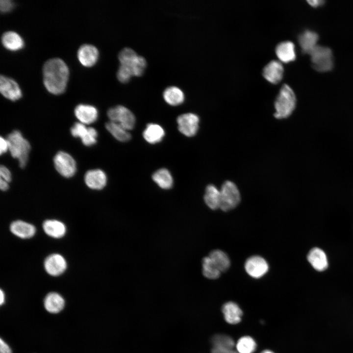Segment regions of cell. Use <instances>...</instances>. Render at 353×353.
I'll use <instances>...</instances> for the list:
<instances>
[{
    "mask_svg": "<svg viewBox=\"0 0 353 353\" xmlns=\"http://www.w3.org/2000/svg\"><path fill=\"white\" fill-rule=\"evenodd\" d=\"M296 103V96L292 89L288 85L283 84L275 101L274 116L277 119L287 118L294 111Z\"/></svg>",
    "mask_w": 353,
    "mask_h": 353,
    "instance_id": "3957f363",
    "label": "cell"
},
{
    "mask_svg": "<svg viewBox=\"0 0 353 353\" xmlns=\"http://www.w3.org/2000/svg\"><path fill=\"white\" fill-rule=\"evenodd\" d=\"M164 135L165 131L162 127L154 123L148 124L143 132L144 139L151 144L160 142Z\"/></svg>",
    "mask_w": 353,
    "mask_h": 353,
    "instance_id": "ffe728a7",
    "label": "cell"
},
{
    "mask_svg": "<svg viewBox=\"0 0 353 353\" xmlns=\"http://www.w3.org/2000/svg\"><path fill=\"white\" fill-rule=\"evenodd\" d=\"M202 268L203 276L209 279L219 278L221 273L208 256L203 258Z\"/></svg>",
    "mask_w": 353,
    "mask_h": 353,
    "instance_id": "f546056e",
    "label": "cell"
},
{
    "mask_svg": "<svg viewBox=\"0 0 353 353\" xmlns=\"http://www.w3.org/2000/svg\"><path fill=\"white\" fill-rule=\"evenodd\" d=\"M44 267L50 275L57 276L62 274L67 268V262L61 255L54 253L48 256L44 261Z\"/></svg>",
    "mask_w": 353,
    "mask_h": 353,
    "instance_id": "8fae6325",
    "label": "cell"
},
{
    "mask_svg": "<svg viewBox=\"0 0 353 353\" xmlns=\"http://www.w3.org/2000/svg\"><path fill=\"white\" fill-rule=\"evenodd\" d=\"M275 50L277 57L281 62L287 63L296 58L295 45L291 41L280 42L276 46Z\"/></svg>",
    "mask_w": 353,
    "mask_h": 353,
    "instance_id": "e0dca14e",
    "label": "cell"
},
{
    "mask_svg": "<svg viewBox=\"0 0 353 353\" xmlns=\"http://www.w3.org/2000/svg\"><path fill=\"white\" fill-rule=\"evenodd\" d=\"M4 292L2 291V290H0V303L1 305H2L4 302Z\"/></svg>",
    "mask_w": 353,
    "mask_h": 353,
    "instance_id": "7bdbcfd3",
    "label": "cell"
},
{
    "mask_svg": "<svg viewBox=\"0 0 353 353\" xmlns=\"http://www.w3.org/2000/svg\"><path fill=\"white\" fill-rule=\"evenodd\" d=\"M10 229L15 235L24 239L31 238L36 231L34 226L21 220L12 222L10 225Z\"/></svg>",
    "mask_w": 353,
    "mask_h": 353,
    "instance_id": "ac0fdd59",
    "label": "cell"
},
{
    "mask_svg": "<svg viewBox=\"0 0 353 353\" xmlns=\"http://www.w3.org/2000/svg\"><path fill=\"white\" fill-rule=\"evenodd\" d=\"M107 114L110 121L119 124L127 130L132 129L134 126L135 117L134 114L123 105L110 108Z\"/></svg>",
    "mask_w": 353,
    "mask_h": 353,
    "instance_id": "8992f818",
    "label": "cell"
},
{
    "mask_svg": "<svg viewBox=\"0 0 353 353\" xmlns=\"http://www.w3.org/2000/svg\"><path fill=\"white\" fill-rule=\"evenodd\" d=\"M308 262L316 270L323 271L328 267V262L325 252L321 249L315 247L307 254Z\"/></svg>",
    "mask_w": 353,
    "mask_h": 353,
    "instance_id": "2e32d148",
    "label": "cell"
},
{
    "mask_svg": "<svg viewBox=\"0 0 353 353\" xmlns=\"http://www.w3.org/2000/svg\"><path fill=\"white\" fill-rule=\"evenodd\" d=\"M204 201L209 208L212 210L220 208V190L215 185L209 184L205 189L204 195Z\"/></svg>",
    "mask_w": 353,
    "mask_h": 353,
    "instance_id": "484cf974",
    "label": "cell"
},
{
    "mask_svg": "<svg viewBox=\"0 0 353 353\" xmlns=\"http://www.w3.org/2000/svg\"><path fill=\"white\" fill-rule=\"evenodd\" d=\"M318 35L315 32L306 30L298 37V41L302 51L308 54L317 45Z\"/></svg>",
    "mask_w": 353,
    "mask_h": 353,
    "instance_id": "44dd1931",
    "label": "cell"
},
{
    "mask_svg": "<svg viewBox=\"0 0 353 353\" xmlns=\"http://www.w3.org/2000/svg\"><path fill=\"white\" fill-rule=\"evenodd\" d=\"M6 139L11 156L18 160L21 168H24L27 162L31 149L29 142L23 136L21 132L17 130L9 134Z\"/></svg>",
    "mask_w": 353,
    "mask_h": 353,
    "instance_id": "7a4b0ae2",
    "label": "cell"
},
{
    "mask_svg": "<svg viewBox=\"0 0 353 353\" xmlns=\"http://www.w3.org/2000/svg\"><path fill=\"white\" fill-rule=\"evenodd\" d=\"M98 132L96 129L89 127V132L87 136L81 140L83 144L86 146H91L97 142Z\"/></svg>",
    "mask_w": 353,
    "mask_h": 353,
    "instance_id": "d590c367",
    "label": "cell"
},
{
    "mask_svg": "<svg viewBox=\"0 0 353 353\" xmlns=\"http://www.w3.org/2000/svg\"><path fill=\"white\" fill-rule=\"evenodd\" d=\"M45 233L49 236L59 238L63 237L66 231L65 225L61 222L56 220H47L43 225Z\"/></svg>",
    "mask_w": 353,
    "mask_h": 353,
    "instance_id": "603a6c76",
    "label": "cell"
},
{
    "mask_svg": "<svg viewBox=\"0 0 353 353\" xmlns=\"http://www.w3.org/2000/svg\"><path fill=\"white\" fill-rule=\"evenodd\" d=\"M307 2L311 6L316 7L324 4L325 1L322 0H307Z\"/></svg>",
    "mask_w": 353,
    "mask_h": 353,
    "instance_id": "60d3db41",
    "label": "cell"
},
{
    "mask_svg": "<svg viewBox=\"0 0 353 353\" xmlns=\"http://www.w3.org/2000/svg\"><path fill=\"white\" fill-rule=\"evenodd\" d=\"M220 190V207L224 211L235 208L240 201V194L236 185L232 181L227 180L222 185Z\"/></svg>",
    "mask_w": 353,
    "mask_h": 353,
    "instance_id": "5b68a950",
    "label": "cell"
},
{
    "mask_svg": "<svg viewBox=\"0 0 353 353\" xmlns=\"http://www.w3.org/2000/svg\"><path fill=\"white\" fill-rule=\"evenodd\" d=\"M132 76L131 71L128 66L120 64L117 72V77L120 82H127Z\"/></svg>",
    "mask_w": 353,
    "mask_h": 353,
    "instance_id": "e575fe53",
    "label": "cell"
},
{
    "mask_svg": "<svg viewBox=\"0 0 353 353\" xmlns=\"http://www.w3.org/2000/svg\"><path fill=\"white\" fill-rule=\"evenodd\" d=\"M256 347L255 341L252 337L247 336L240 338L236 345L238 353H253Z\"/></svg>",
    "mask_w": 353,
    "mask_h": 353,
    "instance_id": "4dcf8cb0",
    "label": "cell"
},
{
    "mask_svg": "<svg viewBox=\"0 0 353 353\" xmlns=\"http://www.w3.org/2000/svg\"><path fill=\"white\" fill-rule=\"evenodd\" d=\"M223 313L226 322L230 324L239 323L242 316V311L235 303L229 302L223 306Z\"/></svg>",
    "mask_w": 353,
    "mask_h": 353,
    "instance_id": "7402d4cb",
    "label": "cell"
},
{
    "mask_svg": "<svg viewBox=\"0 0 353 353\" xmlns=\"http://www.w3.org/2000/svg\"><path fill=\"white\" fill-rule=\"evenodd\" d=\"M208 256L221 272L226 271L230 267L229 258L222 251L220 250L212 251Z\"/></svg>",
    "mask_w": 353,
    "mask_h": 353,
    "instance_id": "f1b7e54d",
    "label": "cell"
},
{
    "mask_svg": "<svg viewBox=\"0 0 353 353\" xmlns=\"http://www.w3.org/2000/svg\"><path fill=\"white\" fill-rule=\"evenodd\" d=\"M9 188L8 182L3 180V179H0V188L2 191H6Z\"/></svg>",
    "mask_w": 353,
    "mask_h": 353,
    "instance_id": "b9f144b4",
    "label": "cell"
},
{
    "mask_svg": "<svg viewBox=\"0 0 353 353\" xmlns=\"http://www.w3.org/2000/svg\"><path fill=\"white\" fill-rule=\"evenodd\" d=\"M53 162L55 169L63 177H71L76 172V161L66 152L63 151L58 152L54 157Z\"/></svg>",
    "mask_w": 353,
    "mask_h": 353,
    "instance_id": "52a82bcc",
    "label": "cell"
},
{
    "mask_svg": "<svg viewBox=\"0 0 353 353\" xmlns=\"http://www.w3.org/2000/svg\"><path fill=\"white\" fill-rule=\"evenodd\" d=\"M64 304V299L59 294L55 292L49 293L44 300L45 308L52 313L60 312L63 308Z\"/></svg>",
    "mask_w": 353,
    "mask_h": 353,
    "instance_id": "cb8c5ba5",
    "label": "cell"
},
{
    "mask_svg": "<svg viewBox=\"0 0 353 353\" xmlns=\"http://www.w3.org/2000/svg\"><path fill=\"white\" fill-rule=\"evenodd\" d=\"M0 178L9 182L11 180L12 175L9 170L5 166L1 165L0 168Z\"/></svg>",
    "mask_w": 353,
    "mask_h": 353,
    "instance_id": "74e56055",
    "label": "cell"
},
{
    "mask_svg": "<svg viewBox=\"0 0 353 353\" xmlns=\"http://www.w3.org/2000/svg\"><path fill=\"white\" fill-rule=\"evenodd\" d=\"M45 87L50 93L60 95L66 88L69 70L65 62L58 58L48 60L43 69Z\"/></svg>",
    "mask_w": 353,
    "mask_h": 353,
    "instance_id": "6da1fadb",
    "label": "cell"
},
{
    "mask_svg": "<svg viewBox=\"0 0 353 353\" xmlns=\"http://www.w3.org/2000/svg\"><path fill=\"white\" fill-rule=\"evenodd\" d=\"M261 353H274L272 352L271 351L266 350H264V351H262Z\"/></svg>",
    "mask_w": 353,
    "mask_h": 353,
    "instance_id": "ee69618b",
    "label": "cell"
},
{
    "mask_svg": "<svg viewBox=\"0 0 353 353\" xmlns=\"http://www.w3.org/2000/svg\"><path fill=\"white\" fill-rule=\"evenodd\" d=\"M283 67L280 61L273 60L269 62L263 68V76L269 82L276 84L282 78Z\"/></svg>",
    "mask_w": 353,
    "mask_h": 353,
    "instance_id": "9a60e30c",
    "label": "cell"
},
{
    "mask_svg": "<svg viewBox=\"0 0 353 353\" xmlns=\"http://www.w3.org/2000/svg\"><path fill=\"white\" fill-rule=\"evenodd\" d=\"M1 42L6 49L11 51L19 50L24 47L25 44L22 37L13 31L4 33L1 37Z\"/></svg>",
    "mask_w": 353,
    "mask_h": 353,
    "instance_id": "d6986e66",
    "label": "cell"
},
{
    "mask_svg": "<svg viewBox=\"0 0 353 353\" xmlns=\"http://www.w3.org/2000/svg\"><path fill=\"white\" fill-rule=\"evenodd\" d=\"M137 55L132 49L127 47L124 48L118 54V59L120 64L129 65Z\"/></svg>",
    "mask_w": 353,
    "mask_h": 353,
    "instance_id": "d6a6232c",
    "label": "cell"
},
{
    "mask_svg": "<svg viewBox=\"0 0 353 353\" xmlns=\"http://www.w3.org/2000/svg\"><path fill=\"white\" fill-rule=\"evenodd\" d=\"M99 50L93 45L84 44L80 47L77 51V58L79 62L84 66L90 67L98 61Z\"/></svg>",
    "mask_w": 353,
    "mask_h": 353,
    "instance_id": "7c38bea8",
    "label": "cell"
},
{
    "mask_svg": "<svg viewBox=\"0 0 353 353\" xmlns=\"http://www.w3.org/2000/svg\"><path fill=\"white\" fill-rule=\"evenodd\" d=\"M14 7L13 2L10 0H1L0 1V9L2 12H8L12 10Z\"/></svg>",
    "mask_w": 353,
    "mask_h": 353,
    "instance_id": "8d00e7d4",
    "label": "cell"
},
{
    "mask_svg": "<svg viewBox=\"0 0 353 353\" xmlns=\"http://www.w3.org/2000/svg\"><path fill=\"white\" fill-rule=\"evenodd\" d=\"M312 67L321 72L331 70L333 66L331 50L328 47L317 45L309 54Z\"/></svg>",
    "mask_w": 353,
    "mask_h": 353,
    "instance_id": "277c9868",
    "label": "cell"
},
{
    "mask_svg": "<svg viewBox=\"0 0 353 353\" xmlns=\"http://www.w3.org/2000/svg\"><path fill=\"white\" fill-rule=\"evenodd\" d=\"M75 115L80 123L88 125L94 123L97 120L98 111L93 105L80 104L76 107Z\"/></svg>",
    "mask_w": 353,
    "mask_h": 353,
    "instance_id": "5bb4252c",
    "label": "cell"
},
{
    "mask_svg": "<svg viewBox=\"0 0 353 353\" xmlns=\"http://www.w3.org/2000/svg\"><path fill=\"white\" fill-rule=\"evenodd\" d=\"M84 181L89 188L94 190H101L106 185L107 176L105 173L101 169L90 170L85 173Z\"/></svg>",
    "mask_w": 353,
    "mask_h": 353,
    "instance_id": "4fadbf2b",
    "label": "cell"
},
{
    "mask_svg": "<svg viewBox=\"0 0 353 353\" xmlns=\"http://www.w3.org/2000/svg\"><path fill=\"white\" fill-rule=\"evenodd\" d=\"M147 62L145 58L141 55H137L127 66L130 69L133 76H140L143 74Z\"/></svg>",
    "mask_w": 353,
    "mask_h": 353,
    "instance_id": "1f68e13d",
    "label": "cell"
},
{
    "mask_svg": "<svg viewBox=\"0 0 353 353\" xmlns=\"http://www.w3.org/2000/svg\"><path fill=\"white\" fill-rule=\"evenodd\" d=\"M245 269L249 275L253 278H259L265 275L268 271L267 261L258 255L248 258L245 264Z\"/></svg>",
    "mask_w": 353,
    "mask_h": 353,
    "instance_id": "9c48e42d",
    "label": "cell"
},
{
    "mask_svg": "<svg viewBox=\"0 0 353 353\" xmlns=\"http://www.w3.org/2000/svg\"><path fill=\"white\" fill-rule=\"evenodd\" d=\"M0 154L6 152L7 151L9 150V145L6 138H4L2 137H0Z\"/></svg>",
    "mask_w": 353,
    "mask_h": 353,
    "instance_id": "f35d334b",
    "label": "cell"
},
{
    "mask_svg": "<svg viewBox=\"0 0 353 353\" xmlns=\"http://www.w3.org/2000/svg\"><path fill=\"white\" fill-rule=\"evenodd\" d=\"M105 127L109 132L119 141L126 142L131 138L128 130L118 123L109 121L106 123Z\"/></svg>",
    "mask_w": 353,
    "mask_h": 353,
    "instance_id": "83f0119b",
    "label": "cell"
},
{
    "mask_svg": "<svg viewBox=\"0 0 353 353\" xmlns=\"http://www.w3.org/2000/svg\"><path fill=\"white\" fill-rule=\"evenodd\" d=\"M89 127L81 123H76L71 128V133L73 136L80 138L82 140L88 134Z\"/></svg>",
    "mask_w": 353,
    "mask_h": 353,
    "instance_id": "836d02e7",
    "label": "cell"
},
{
    "mask_svg": "<svg viewBox=\"0 0 353 353\" xmlns=\"http://www.w3.org/2000/svg\"><path fill=\"white\" fill-rule=\"evenodd\" d=\"M163 97L167 103L174 106L180 104L185 99L183 92L175 86L167 87L163 93Z\"/></svg>",
    "mask_w": 353,
    "mask_h": 353,
    "instance_id": "d4e9b609",
    "label": "cell"
},
{
    "mask_svg": "<svg viewBox=\"0 0 353 353\" xmlns=\"http://www.w3.org/2000/svg\"><path fill=\"white\" fill-rule=\"evenodd\" d=\"M0 91L5 98L15 101L22 96L21 89L18 83L13 79L4 76L0 77Z\"/></svg>",
    "mask_w": 353,
    "mask_h": 353,
    "instance_id": "30bf717a",
    "label": "cell"
},
{
    "mask_svg": "<svg viewBox=\"0 0 353 353\" xmlns=\"http://www.w3.org/2000/svg\"><path fill=\"white\" fill-rule=\"evenodd\" d=\"M0 353H12L9 346L1 339L0 340Z\"/></svg>",
    "mask_w": 353,
    "mask_h": 353,
    "instance_id": "ab89813d",
    "label": "cell"
},
{
    "mask_svg": "<svg viewBox=\"0 0 353 353\" xmlns=\"http://www.w3.org/2000/svg\"><path fill=\"white\" fill-rule=\"evenodd\" d=\"M153 180L159 187L169 189L173 185V178L170 172L167 169L161 168L155 171L152 176Z\"/></svg>",
    "mask_w": 353,
    "mask_h": 353,
    "instance_id": "4316f807",
    "label": "cell"
},
{
    "mask_svg": "<svg viewBox=\"0 0 353 353\" xmlns=\"http://www.w3.org/2000/svg\"><path fill=\"white\" fill-rule=\"evenodd\" d=\"M176 122L178 130L186 136L192 137L198 130L200 119L198 116L194 113L181 114L177 117Z\"/></svg>",
    "mask_w": 353,
    "mask_h": 353,
    "instance_id": "ba28073f",
    "label": "cell"
}]
</instances>
